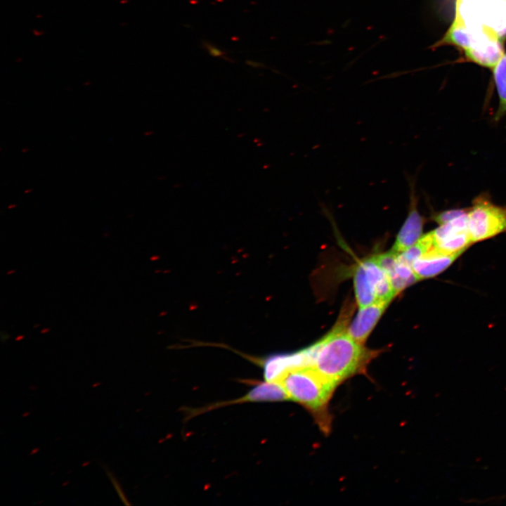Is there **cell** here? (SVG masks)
Listing matches in <instances>:
<instances>
[{
  "instance_id": "6da1fadb",
  "label": "cell",
  "mask_w": 506,
  "mask_h": 506,
  "mask_svg": "<svg viewBox=\"0 0 506 506\" xmlns=\"http://www.w3.org/2000/svg\"><path fill=\"white\" fill-rule=\"evenodd\" d=\"M343 324H338L319 342L311 346V367L337 386L346 379L365 371L377 351L356 342Z\"/></svg>"
},
{
  "instance_id": "7a4b0ae2",
  "label": "cell",
  "mask_w": 506,
  "mask_h": 506,
  "mask_svg": "<svg viewBox=\"0 0 506 506\" xmlns=\"http://www.w3.org/2000/svg\"><path fill=\"white\" fill-rule=\"evenodd\" d=\"M277 382L283 387L289 399L309 410L323 429H329L327 407L337 386L311 366L290 369Z\"/></svg>"
},
{
  "instance_id": "3957f363",
  "label": "cell",
  "mask_w": 506,
  "mask_h": 506,
  "mask_svg": "<svg viewBox=\"0 0 506 506\" xmlns=\"http://www.w3.org/2000/svg\"><path fill=\"white\" fill-rule=\"evenodd\" d=\"M356 299L359 308L376 302L389 303L396 294L388 274L374 257L362 261L353 277Z\"/></svg>"
},
{
  "instance_id": "277c9868",
  "label": "cell",
  "mask_w": 506,
  "mask_h": 506,
  "mask_svg": "<svg viewBox=\"0 0 506 506\" xmlns=\"http://www.w3.org/2000/svg\"><path fill=\"white\" fill-rule=\"evenodd\" d=\"M467 223L472 242L506 233V205H498L487 193H482L473 200L468 208Z\"/></svg>"
},
{
  "instance_id": "5b68a950",
  "label": "cell",
  "mask_w": 506,
  "mask_h": 506,
  "mask_svg": "<svg viewBox=\"0 0 506 506\" xmlns=\"http://www.w3.org/2000/svg\"><path fill=\"white\" fill-rule=\"evenodd\" d=\"M410 204L408 216L400 228L392 249L398 254L415 244L422 236L425 219L417 209L414 182L410 181Z\"/></svg>"
},
{
  "instance_id": "8992f818",
  "label": "cell",
  "mask_w": 506,
  "mask_h": 506,
  "mask_svg": "<svg viewBox=\"0 0 506 506\" xmlns=\"http://www.w3.org/2000/svg\"><path fill=\"white\" fill-rule=\"evenodd\" d=\"M312 352L311 347L291 354L269 356L263 361L264 377L266 381L277 382L290 369L311 366Z\"/></svg>"
},
{
  "instance_id": "52a82bcc",
  "label": "cell",
  "mask_w": 506,
  "mask_h": 506,
  "mask_svg": "<svg viewBox=\"0 0 506 506\" xmlns=\"http://www.w3.org/2000/svg\"><path fill=\"white\" fill-rule=\"evenodd\" d=\"M373 257L381 268L388 274L396 294L417 281L412 266L401 261L398 254L391 250Z\"/></svg>"
},
{
  "instance_id": "ba28073f",
  "label": "cell",
  "mask_w": 506,
  "mask_h": 506,
  "mask_svg": "<svg viewBox=\"0 0 506 506\" xmlns=\"http://www.w3.org/2000/svg\"><path fill=\"white\" fill-rule=\"evenodd\" d=\"M460 255L445 254L432 246L413 263L412 268L417 280L432 278L447 269Z\"/></svg>"
},
{
  "instance_id": "9c48e42d",
  "label": "cell",
  "mask_w": 506,
  "mask_h": 506,
  "mask_svg": "<svg viewBox=\"0 0 506 506\" xmlns=\"http://www.w3.org/2000/svg\"><path fill=\"white\" fill-rule=\"evenodd\" d=\"M388 304L389 303L385 302H376L359 308L354 320L346 328L348 334L356 342L363 344Z\"/></svg>"
},
{
  "instance_id": "30bf717a",
  "label": "cell",
  "mask_w": 506,
  "mask_h": 506,
  "mask_svg": "<svg viewBox=\"0 0 506 506\" xmlns=\"http://www.w3.org/2000/svg\"><path fill=\"white\" fill-rule=\"evenodd\" d=\"M285 400H289V397L279 382L265 380V382L256 384L242 397L231 401L219 403L212 406V409L245 402H269Z\"/></svg>"
},
{
  "instance_id": "8fae6325",
  "label": "cell",
  "mask_w": 506,
  "mask_h": 506,
  "mask_svg": "<svg viewBox=\"0 0 506 506\" xmlns=\"http://www.w3.org/2000/svg\"><path fill=\"white\" fill-rule=\"evenodd\" d=\"M437 44V46L443 44L454 45L462 48L465 51L472 48L469 36L460 13V6L455 7L454 20L444 37Z\"/></svg>"
},
{
  "instance_id": "7c38bea8",
  "label": "cell",
  "mask_w": 506,
  "mask_h": 506,
  "mask_svg": "<svg viewBox=\"0 0 506 506\" xmlns=\"http://www.w3.org/2000/svg\"><path fill=\"white\" fill-rule=\"evenodd\" d=\"M467 58L470 60L487 67H494L504 55L503 45L498 37L484 50L473 48L465 51Z\"/></svg>"
},
{
  "instance_id": "4fadbf2b",
  "label": "cell",
  "mask_w": 506,
  "mask_h": 506,
  "mask_svg": "<svg viewBox=\"0 0 506 506\" xmlns=\"http://www.w3.org/2000/svg\"><path fill=\"white\" fill-rule=\"evenodd\" d=\"M493 76L499 98V105L494 119L498 120L506 115V53L493 67Z\"/></svg>"
},
{
  "instance_id": "5bb4252c",
  "label": "cell",
  "mask_w": 506,
  "mask_h": 506,
  "mask_svg": "<svg viewBox=\"0 0 506 506\" xmlns=\"http://www.w3.org/2000/svg\"><path fill=\"white\" fill-rule=\"evenodd\" d=\"M468 208L447 209L434 213L432 219L439 225H442L466 214Z\"/></svg>"
},
{
  "instance_id": "9a60e30c",
  "label": "cell",
  "mask_w": 506,
  "mask_h": 506,
  "mask_svg": "<svg viewBox=\"0 0 506 506\" xmlns=\"http://www.w3.org/2000/svg\"><path fill=\"white\" fill-rule=\"evenodd\" d=\"M202 45L203 47L205 48V50L207 51L209 54L213 57L216 58H225L224 56L226 54V52L219 48L216 46L210 44L208 41H202Z\"/></svg>"
},
{
  "instance_id": "2e32d148",
  "label": "cell",
  "mask_w": 506,
  "mask_h": 506,
  "mask_svg": "<svg viewBox=\"0 0 506 506\" xmlns=\"http://www.w3.org/2000/svg\"><path fill=\"white\" fill-rule=\"evenodd\" d=\"M106 473L110 478V481H112L115 489L116 490L117 493L119 495V498L123 502V503L126 505H130V503L127 501L126 498L124 495V493H123L122 488L119 485V484L117 482V479L114 476V475L108 470H106Z\"/></svg>"
},
{
  "instance_id": "e0dca14e",
  "label": "cell",
  "mask_w": 506,
  "mask_h": 506,
  "mask_svg": "<svg viewBox=\"0 0 506 506\" xmlns=\"http://www.w3.org/2000/svg\"><path fill=\"white\" fill-rule=\"evenodd\" d=\"M246 63L253 67H262L264 66V65L261 63L249 60H246Z\"/></svg>"
},
{
  "instance_id": "ac0fdd59",
  "label": "cell",
  "mask_w": 506,
  "mask_h": 506,
  "mask_svg": "<svg viewBox=\"0 0 506 506\" xmlns=\"http://www.w3.org/2000/svg\"><path fill=\"white\" fill-rule=\"evenodd\" d=\"M1 337L2 342L6 341L9 338V335L7 333L3 332H1Z\"/></svg>"
},
{
  "instance_id": "d6986e66",
  "label": "cell",
  "mask_w": 506,
  "mask_h": 506,
  "mask_svg": "<svg viewBox=\"0 0 506 506\" xmlns=\"http://www.w3.org/2000/svg\"><path fill=\"white\" fill-rule=\"evenodd\" d=\"M462 1V0H456V6H460Z\"/></svg>"
}]
</instances>
